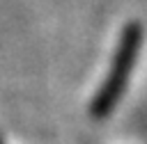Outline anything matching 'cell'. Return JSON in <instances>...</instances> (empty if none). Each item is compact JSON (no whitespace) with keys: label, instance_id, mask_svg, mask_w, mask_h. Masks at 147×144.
<instances>
[{"label":"cell","instance_id":"6da1fadb","mask_svg":"<svg viewBox=\"0 0 147 144\" xmlns=\"http://www.w3.org/2000/svg\"><path fill=\"white\" fill-rule=\"evenodd\" d=\"M136 48H138V32L136 27L126 32L124 41H122V48L117 53V59H115V66H113V73L108 75L103 89L99 91V96L94 98V105H92V112L96 117H103L117 101L122 87H124V80H126V73H129V66H131V59L136 57Z\"/></svg>","mask_w":147,"mask_h":144}]
</instances>
